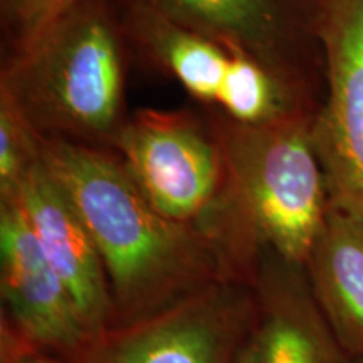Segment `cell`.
Masks as SVG:
<instances>
[{
  "instance_id": "9c48e42d",
  "label": "cell",
  "mask_w": 363,
  "mask_h": 363,
  "mask_svg": "<svg viewBox=\"0 0 363 363\" xmlns=\"http://www.w3.org/2000/svg\"><path fill=\"white\" fill-rule=\"evenodd\" d=\"M13 197L21 202L40 249L65 281L91 331L99 333L115 325L110 283L96 244L43 160L27 174Z\"/></svg>"
},
{
  "instance_id": "7a4b0ae2",
  "label": "cell",
  "mask_w": 363,
  "mask_h": 363,
  "mask_svg": "<svg viewBox=\"0 0 363 363\" xmlns=\"http://www.w3.org/2000/svg\"><path fill=\"white\" fill-rule=\"evenodd\" d=\"M131 56L118 0H79L2 59L0 94L44 138L113 150L130 116Z\"/></svg>"
},
{
  "instance_id": "5b68a950",
  "label": "cell",
  "mask_w": 363,
  "mask_h": 363,
  "mask_svg": "<svg viewBox=\"0 0 363 363\" xmlns=\"http://www.w3.org/2000/svg\"><path fill=\"white\" fill-rule=\"evenodd\" d=\"M261 62L325 101L326 0H130Z\"/></svg>"
},
{
  "instance_id": "4fadbf2b",
  "label": "cell",
  "mask_w": 363,
  "mask_h": 363,
  "mask_svg": "<svg viewBox=\"0 0 363 363\" xmlns=\"http://www.w3.org/2000/svg\"><path fill=\"white\" fill-rule=\"evenodd\" d=\"M40 160V135L0 94V199L13 197Z\"/></svg>"
},
{
  "instance_id": "ba28073f",
  "label": "cell",
  "mask_w": 363,
  "mask_h": 363,
  "mask_svg": "<svg viewBox=\"0 0 363 363\" xmlns=\"http://www.w3.org/2000/svg\"><path fill=\"white\" fill-rule=\"evenodd\" d=\"M2 313L21 337L79 363L94 335L40 249L21 202L0 199Z\"/></svg>"
},
{
  "instance_id": "8992f818",
  "label": "cell",
  "mask_w": 363,
  "mask_h": 363,
  "mask_svg": "<svg viewBox=\"0 0 363 363\" xmlns=\"http://www.w3.org/2000/svg\"><path fill=\"white\" fill-rule=\"evenodd\" d=\"M254 320L251 284L220 279L155 315L99 331L79 363H235Z\"/></svg>"
},
{
  "instance_id": "9a60e30c",
  "label": "cell",
  "mask_w": 363,
  "mask_h": 363,
  "mask_svg": "<svg viewBox=\"0 0 363 363\" xmlns=\"http://www.w3.org/2000/svg\"><path fill=\"white\" fill-rule=\"evenodd\" d=\"M0 363H74L21 337L7 321L0 320Z\"/></svg>"
},
{
  "instance_id": "5bb4252c",
  "label": "cell",
  "mask_w": 363,
  "mask_h": 363,
  "mask_svg": "<svg viewBox=\"0 0 363 363\" xmlns=\"http://www.w3.org/2000/svg\"><path fill=\"white\" fill-rule=\"evenodd\" d=\"M79 0H0L2 59L21 52Z\"/></svg>"
},
{
  "instance_id": "277c9868",
  "label": "cell",
  "mask_w": 363,
  "mask_h": 363,
  "mask_svg": "<svg viewBox=\"0 0 363 363\" xmlns=\"http://www.w3.org/2000/svg\"><path fill=\"white\" fill-rule=\"evenodd\" d=\"M120 155L150 203L219 249L235 278L240 244L220 138L206 113L136 110L118 135Z\"/></svg>"
},
{
  "instance_id": "3957f363",
  "label": "cell",
  "mask_w": 363,
  "mask_h": 363,
  "mask_svg": "<svg viewBox=\"0 0 363 363\" xmlns=\"http://www.w3.org/2000/svg\"><path fill=\"white\" fill-rule=\"evenodd\" d=\"M224 148L229 197L240 244L257 266L272 251L305 264L331 199L313 140L316 115L271 125H240L206 108Z\"/></svg>"
},
{
  "instance_id": "e0dca14e",
  "label": "cell",
  "mask_w": 363,
  "mask_h": 363,
  "mask_svg": "<svg viewBox=\"0 0 363 363\" xmlns=\"http://www.w3.org/2000/svg\"><path fill=\"white\" fill-rule=\"evenodd\" d=\"M347 363H363V358H348Z\"/></svg>"
},
{
  "instance_id": "52a82bcc",
  "label": "cell",
  "mask_w": 363,
  "mask_h": 363,
  "mask_svg": "<svg viewBox=\"0 0 363 363\" xmlns=\"http://www.w3.org/2000/svg\"><path fill=\"white\" fill-rule=\"evenodd\" d=\"M326 94L313 121L331 206L363 220V0H326Z\"/></svg>"
},
{
  "instance_id": "30bf717a",
  "label": "cell",
  "mask_w": 363,
  "mask_h": 363,
  "mask_svg": "<svg viewBox=\"0 0 363 363\" xmlns=\"http://www.w3.org/2000/svg\"><path fill=\"white\" fill-rule=\"evenodd\" d=\"M251 288L256 301L252 335L262 363H347L305 266L264 251Z\"/></svg>"
},
{
  "instance_id": "2e32d148",
  "label": "cell",
  "mask_w": 363,
  "mask_h": 363,
  "mask_svg": "<svg viewBox=\"0 0 363 363\" xmlns=\"http://www.w3.org/2000/svg\"><path fill=\"white\" fill-rule=\"evenodd\" d=\"M235 363H262L261 355H259V348H257V343H256V340H254L252 333H251V337L247 338V342L242 345V348H240Z\"/></svg>"
},
{
  "instance_id": "8fae6325",
  "label": "cell",
  "mask_w": 363,
  "mask_h": 363,
  "mask_svg": "<svg viewBox=\"0 0 363 363\" xmlns=\"http://www.w3.org/2000/svg\"><path fill=\"white\" fill-rule=\"evenodd\" d=\"M315 298L348 358H363V220L331 206L305 261Z\"/></svg>"
},
{
  "instance_id": "7c38bea8",
  "label": "cell",
  "mask_w": 363,
  "mask_h": 363,
  "mask_svg": "<svg viewBox=\"0 0 363 363\" xmlns=\"http://www.w3.org/2000/svg\"><path fill=\"white\" fill-rule=\"evenodd\" d=\"M118 4L133 56L179 81L206 108H216L234 52L147 7L130 0Z\"/></svg>"
},
{
  "instance_id": "6da1fadb",
  "label": "cell",
  "mask_w": 363,
  "mask_h": 363,
  "mask_svg": "<svg viewBox=\"0 0 363 363\" xmlns=\"http://www.w3.org/2000/svg\"><path fill=\"white\" fill-rule=\"evenodd\" d=\"M40 153L96 244L115 325L155 315L216 281L235 279L212 240L150 203L115 150L40 136Z\"/></svg>"
}]
</instances>
